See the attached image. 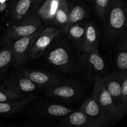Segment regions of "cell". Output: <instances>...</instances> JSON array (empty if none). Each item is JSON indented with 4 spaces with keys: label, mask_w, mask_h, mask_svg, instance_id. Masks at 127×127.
<instances>
[{
    "label": "cell",
    "mask_w": 127,
    "mask_h": 127,
    "mask_svg": "<svg viewBox=\"0 0 127 127\" xmlns=\"http://www.w3.org/2000/svg\"><path fill=\"white\" fill-rule=\"evenodd\" d=\"M27 95H24V94L11 91L8 89H5L2 86H1L0 88V102L14 100L16 99L25 97Z\"/></svg>",
    "instance_id": "24"
},
{
    "label": "cell",
    "mask_w": 127,
    "mask_h": 127,
    "mask_svg": "<svg viewBox=\"0 0 127 127\" xmlns=\"http://www.w3.org/2000/svg\"><path fill=\"white\" fill-rule=\"evenodd\" d=\"M95 14L100 20H103L105 9L109 0H93Z\"/></svg>",
    "instance_id": "26"
},
{
    "label": "cell",
    "mask_w": 127,
    "mask_h": 127,
    "mask_svg": "<svg viewBox=\"0 0 127 127\" xmlns=\"http://www.w3.org/2000/svg\"><path fill=\"white\" fill-rule=\"evenodd\" d=\"M21 73L40 88L46 87L49 88L62 83V77L58 74L35 71L27 68H22Z\"/></svg>",
    "instance_id": "8"
},
{
    "label": "cell",
    "mask_w": 127,
    "mask_h": 127,
    "mask_svg": "<svg viewBox=\"0 0 127 127\" xmlns=\"http://www.w3.org/2000/svg\"><path fill=\"white\" fill-rule=\"evenodd\" d=\"M70 9L69 0H59L57 11L51 23L59 27L62 33L66 27Z\"/></svg>",
    "instance_id": "17"
},
{
    "label": "cell",
    "mask_w": 127,
    "mask_h": 127,
    "mask_svg": "<svg viewBox=\"0 0 127 127\" xmlns=\"http://www.w3.org/2000/svg\"><path fill=\"white\" fill-rule=\"evenodd\" d=\"M105 78L106 76H100L95 78L92 94L107 115L109 120H117L126 114L127 110L115 104L112 97L105 88Z\"/></svg>",
    "instance_id": "2"
},
{
    "label": "cell",
    "mask_w": 127,
    "mask_h": 127,
    "mask_svg": "<svg viewBox=\"0 0 127 127\" xmlns=\"http://www.w3.org/2000/svg\"><path fill=\"white\" fill-rule=\"evenodd\" d=\"M120 83H121V102L122 105L127 109V71H120Z\"/></svg>",
    "instance_id": "25"
},
{
    "label": "cell",
    "mask_w": 127,
    "mask_h": 127,
    "mask_svg": "<svg viewBox=\"0 0 127 127\" xmlns=\"http://www.w3.org/2000/svg\"><path fill=\"white\" fill-rule=\"evenodd\" d=\"M103 20L105 38L114 42L120 37L126 27L127 9L124 0H109Z\"/></svg>",
    "instance_id": "1"
},
{
    "label": "cell",
    "mask_w": 127,
    "mask_h": 127,
    "mask_svg": "<svg viewBox=\"0 0 127 127\" xmlns=\"http://www.w3.org/2000/svg\"><path fill=\"white\" fill-rule=\"evenodd\" d=\"M48 50H45L47 62L63 71H71L75 68V59L69 48L63 43H50Z\"/></svg>",
    "instance_id": "4"
},
{
    "label": "cell",
    "mask_w": 127,
    "mask_h": 127,
    "mask_svg": "<svg viewBox=\"0 0 127 127\" xmlns=\"http://www.w3.org/2000/svg\"><path fill=\"white\" fill-rule=\"evenodd\" d=\"M86 14V10L85 7L81 5L77 4L71 7L69 16H68V24H67L66 27L64 31L71 25L81 21L85 17ZM64 31L63 33H64Z\"/></svg>",
    "instance_id": "22"
},
{
    "label": "cell",
    "mask_w": 127,
    "mask_h": 127,
    "mask_svg": "<svg viewBox=\"0 0 127 127\" xmlns=\"http://www.w3.org/2000/svg\"><path fill=\"white\" fill-rule=\"evenodd\" d=\"M61 127H100L102 124L95 121L87 116L83 112L74 111L66 115L60 124L57 125Z\"/></svg>",
    "instance_id": "11"
},
{
    "label": "cell",
    "mask_w": 127,
    "mask_h": 127,
    "mask_svg": "<svg viewBox=\"0 0 127 127\" xmlns=\"http://www.w3.org/2000/svg\"><path fill=\"white\" fill-rule=\"evenodd\" d=\"M9 0H0V11H4L8 6Z\"/></svg>",
    "instance_id": "27"
},
{
    "label": "cell",
    "mask_w": 127,
    "mask_h": 127,
    "mask_svg": "<svg viewBox=\"0 0 127 127\" xmlns=\"http://www.w3.org/2000/svg\"><path fill=\"white\" fill-rule=\"evenodd\" d=\"M79 110L93 120L102 124L103 126L110 120L93 94L83 103Z\"/></svg>",
    "instance_id": "12"
},
{
    "label": "cell",
    "mask_w": 127,
    "mask_h": 127,
    "mask_svg": "<svg viewBox=\"0 0 127 127\" xmlns=\"http://www.w3.org/2000/svg\"><path fill=\"white\" fill-rule=\"evenodd\" d=\"M36 98L31 94L21 99L0 102V115H12L19 113Z\"/></svg>",
    "instance_id": "14"
},
{
    "label": "cell",
    "mask_w": 127,
    "mask_h": 127,
    "mask_svg": "<svg viewBox=\"0 0 127 127\" xmlns=\"http://www.w3.org/2000/svg\"><path fill=\"white\" fill-rule=\"evenodd\" d=\"M44 0H12L8 7L11 20H16L37 13Z\"/></svg>",
    "instance_id": "7"
},
{
    "label": "cell",
    "mask_w": 127,
    "mask_h": 127,
    "mask_svg": "<svg viewBox=\"0 0 127 127\" xmlns=\"http://www.w3.org/2000/svg\"><path fill=\"white\" fill-rule=\"evenodd\" d=\"M43 29L37 13L16 20H11L6 29V36L11 42L32 34Z\"/></svg>",
    "instance_id": "3"
},
{
    "label": "cell",
    "mask_w": 127,
    "mask_h": 127,
    "mask_svg": "<svg viewBox=\"0 0 127 127\" xmlns=\"http://www.w3.org/2000/svg\"><path fill=\"white\" fill-rule=\"evenodd\" d=\"M62 33L60 29L53 27L43 29L33 43L28 55V59L37 58L45 53L52 41Z\"/></svg>",
    "instance_id": "6"
},
{
    "label": "cell",
    "mask_w": 127,
    "mask_h": 127,
    "mask_svg": "<svg viewBox=\"0 0 127 127\" xmlns=\"http://www.w3.org/2000/svg\"><path fill=\"white\" fill-rule=\"evenodd\" d=\"M0 48V81L2 79L13 62L11 41Z\"/></svg>",
    "instance_id": "20"
},
{
    "label": "cell",
    "mask_w": 127,
    "mask_h": 127,
    "mask_svg": "<svg viewBox=\"0 0 127 127\" xmlns=\"http://www.w3.org/2000/svg\"><path fill=\"white\" fill-rule=\"evenodd\" d=\"M43 29H42L32 34L11 42L14 63L18 65L24 64L26 60L28 59L30 50Z\"/></svg>",
    "instance_id": "5"
},
{
    "label": "cell",
    "mask_w": 127,
    "mask_h": 127,
    "mask_svg": "<svg viewBox=\"0 0 127 127\" xmlns=\"http://www.w3.org/2000/svg\"><path fill=\"white\" fill-rule=\"evenodd\" d=\"M90 1H91V0H90Z\"/></svg>",
    "instance_id": "28"
},
{
    "label": "cell",
    "mask_w": 127,
    "mask_h": 127,
    "mask_svg": "<svg viewBox=\"0 0 127 127\" xmlns=\"http://www.w3.org/2000/svg\"><path fill=\"white\" fill-rule=\"evenodd\" d=\"M77 48L82 50L84 34H85V24L81 22L74 24L66 29L64 32Z\"/></svg>",
    "instance_id": "18"
},
{
    "label": "cell",
    "mask_w": 127,
    "mask_h": 127,
    "mask_svg": "<svg viewBox=\"0 0 127 127\" xmlns=\"http://www.w3.org/2000/svg\"><path fill=\"white\" fill-rule=\"evenodd\" d=\"M44 113L51 117H64L66 116L73 112L70 108L60 104H51L45 107Z\"/></svg>",
    "instance_id": "23"
},
{
    "label": "cell",
    "mask_w": 127,
    "mask_h": 127,
    "mask_svg": "<svg viewBox=\"0 0 127 127\" xmlns=\"http://www.w3.org/2000/svg\"><path fill=\"white\" fill-rule=\"evenodd\" d=\"M83 63H85L88 68L89 76L94 80L95 78L102 76L105 69V63L100 53L84 52Z\"/></svg>",
    "instance_id": "13"
},
{
    "label": "cell",
    "mask_w": 127,
    "mask_h": 127,
    "mask_svg": "<svg viewBox=\"0 0 127 127\" xmlns=\"http://www.w3.org/2000/svg\"><path fill=\"white\" fill-rule=\"evenodd\" d=\"M119 38V46L116 55V65L120 71H127V35L122 33Z\"/></svg>",
    "instance_id": "21"
},
{
    "label": "cell",
    "mask_w": 127,
    "mask_h": 127,
    "mask_svg": "<svg viewBox=\"0 0 127 127\" xmlns=\"http://www.w3.org/2000/svg\"><path fill=\"white\" fill-rule=\"evenodd\" d=\"M15 93L24 94L38 90L40 87L20 73V75H12L5 80L1 86Z\"/></svg>",
    "instance_id": "9"
},
{
    "label": "cell",
    "mask_w": 127,
    "mask_h": 127,
    "mask_svg": "<svg viewBox=\"0 0 127 127\" xmlns=\"http://www.w3.org/2000/svg\"><path fill=\"white\" fill-rule=\"evenodd\" d=\"M59 0H45L43 1L37 11L41 20L51 23L57 11Z\"/></svg>",
    "instance_id": "19"
},
{
    "label": "cell",
    "mask_w": 127,
    "mask_h": 127,
    "mask_svg": "<svg viewBox=\"0 0 127 127\" xmlns=\"http://www.w3.org/2000/svg\"><path fill=\"white\" fill-rule=\"evenodd\" d=\"M105 86L117 105L124 110H127L122 105L121 102V83H120V71L114 73L106 76L105 80Z\"/></svg>",
    "instance_id": "16"
},
{
    "label": "cell",
    "mask_w": 127,
    "mask_h": 127,
    "mask_svg": "<svg viewBox=\"0 0 127 127\" xmlns=\"http://www.w3.org/2000/svg\"><path fill=\"white\" fill-rule=\"evenodd\" d=\"M47 96L55 99L73 100L79 98L81 90L78 87L71 84H58L48 88L45 92Z\"/></svg>",
    "instance_id": "10"
},
{
    "label": "cell",
    "mask_w": 127,
    "mask_h": 127,
    "mask_svg": "<svg viewBox=\"0 0 127 127\" xmlns=\"http://www.w3.org/2000/svg\"><path fill=\"white\" fill-rule=\"evenodd\" d=\"M99 33L97 29L93 22L85 23V34L82 51L86 53L97 52Z\"/></svg>",
    "instance_id": "15"
}]
</instances>
